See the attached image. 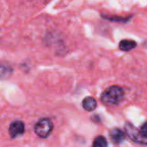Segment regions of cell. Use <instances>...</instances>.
<instances>
[{
  "label": "cell",
  "instance_id": "obj_1",
  "mask_svg": "<svg viewBox=\"0 0 147 147\" xmlns=\"http://www.w3.org/2000/svg\"><path fill=\"white\" fill-rule=\"evenodd\" d=\"M125 93L121 87L112 85L108 87L101 96V101L104 105L114 106L119 104L124 98Z\"/></svg>",
  "mask_w": 147,
  "mask_h": 147
},
{
  "label": "cell",
  "instance_id": "obj_2",
  "mask_svg": "<svg viewBox=\"0 0 147 147\" xmlns=\"http://www.w3.org/2000/svg\"><path fill=\"white\" fill-rule=\"evenodd\" d=\"M125 131L129 139L136 144L147 146V135L144 134L141 130L136 128L133 124L127 122L125 124Z\"/></svg>",
  "mask_w": 147,
  "mask_h": 147
},
{
  "label": "cell",
  "instance_id": "obj_3",
  "mask_svg": "<svg viewBox=\"0 0 147 147\" xmlns=\"http://www.w3.org/2000/svg\"><path fill=\"white\" fill-rule=\"evenodd\" d=\"M53 129V123L48 118L40 119L34 126L35 134L40 138H47Z\"/></svg>",
  "mask_w": 147,
  "mask_h": 147
},
{
  "label": "cell",
  "instance_id": "obj_4",
  "mask_svg": "<svg viewBox=\"0 0 147 147\" xmlns=\"http://www.w3.org/2000/svg\"><path fill=\"white\" fill-rule=\"evenodd\" d=\"M25 126L22 121H13L9 127V134L11 138H16L24 134Z\"/></svg>",
  "mask_w": 147,
  "mask_h": 147
},
{
  "label": "cell",
  "instance_id": "obj_5",
  "mask_svg": "<svg viewBox=\"0 0 147 147\" xmlns=\"http://www.w3.org/2000/svg\"><path fill=\"white\" fill-rule=\"evenodd\" d=\"M109 137H110V140H112L113 143L118 145V144H121L124 141L126 134L124 132H122L119 128H113L109 132Z\"/></svg>",
  "mask_w": 147,
  "mask_h": 147
},
{
  "label": "cell",
  "instance_id": "obj_6",
  "mask_svg": "<svg viewBox=\"0 0 147 147\" xmlns=\"http://www.w3.org/2000/svg\"><path fill=\"white\" fill-rule=\"evenodd\" d=\"M82 105H83V108L86 111L91 112V111H94L96 109L97 102H96V100L94 97H92V96H87V97H85L83 100Z\"/></svg>",
  "mask_w": 147,
  "mask_h": 147
},
{
  "label": "cell",
  "instance_id": "obj_7",
  "mask_svg": "<svg viewBox=\"0 0 147 147\" xmlns=\"http://www.w3.org/2000/svg\"><path fill=\"white\" fill-rule=\"evenodd\" d=\"M137 46L136 41L133 40H122L119 43V48L123 52H128L135 48Z\"/></svg>",
  "mask_w": 147,
  "mask_h": 147
},
{
  "label": "cell",
  "instance_id": "obj_8",
  "mask_svg": "<svg viewBox=\"0 0 147 147\" xmlns=\"http://www.w3.org/2000/svg\"><path fill=\"white\" fill-rule=\"evenodd\" d=\"M13 72L12 68L7 65H0V79H7Z\"/></svg>",
  "mask_w": 147,
  "mask_h": 147
},
{
  "label": "cell",
  "instance_id": "obj_9",
  "mask_svg": "<svg viewBox=\"0 0 147 147\" xmlns=\"http://www.w3.org/2000/svg\"><path fill=\"white\" fill-rule=\"evenodd\" d=\"M92 146L94 147H106L108 146V142L103 136H98L94 140Z\"/></svg>",
  "mask_w": 147,
  "mask_h": 147
},
{
  "label": "cell",
  "instance_id": "obj_10",
  "mask_svg": "<svg viewBox=\"0 0 147 147\" xmlns=\"http://www.w3.org/2000/svg\"><path fill=\"white\" fill-rule=\"evenodd\" d=\"M140 130H141V132L144 134H146L147 135V121L146 122H145L142 126H141V128H140Z\"/></svg>",
  "mask_w": 147,
  "mask_h": 147
}]
</instances>
